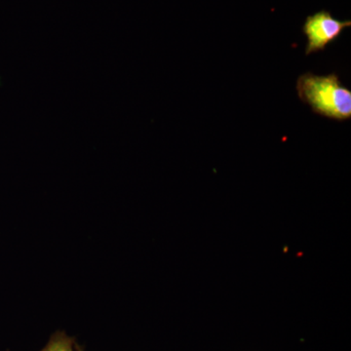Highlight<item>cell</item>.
<instances>
[{
	"label": "cell",
	"mask_w": 351,
	"mask_h": 351,
	"mask_svg": "<svg viewBox=\"0 0 351 351\" xmlns=\"http://www.w3.org/2000/svg\"><path fill=\"white\" fill-rule=\"evenodd\" d=\"M73 339L66 332H56L41 351H73Z\"/></svg>",
	"instance_id": "3957f363"
},
{
	"label": "cell",
	"mask_w": 351,
	"mask_h": 351,
	"mask_svg": "<svg viewBox=\"0 0 351 351\" xmlns=\"http://www.w3.org/2000/svg\"><path fill=\"white\" fill-rule=\"evenodd\" d=\"M350 20L337 19L329 11L321 10L307 16L302 25V34L306 38V55L326 50L328 46L341 38Z\"/></svg>",
	"instance_id": "7a4b0ae2"
},
{
	"label": "cell",
	"mask_w": 351,
	"mask_h": 351,
	"mask_svg": "<svg viewBox=\"0 0 351 351\" xmlns=\"http://www.w3.org/2000/svg\"><path fill=\"white\" fill-rule=\"evenodd\" d=\"M295 89L300 100L316 114L337 121L351 119V90L343 86L337 73H304L298 78Z\"/></svg>",
	"instance_id": "6da1fadb"
},
{
	"label": "cell",
	"mask_w": 351,
	"mask_h": 351,
	"mask_svg": "<svg viewBox=\"0 0 351 351\" xmlns=\"http://www.w3.org/2000/svg\"><path fill=\"white\" fill-rule=\"evenodd\" d=\"M78 351H82V350H80V348H77Z\"/></svg>",
	"instance_id": "277c9868"
}]
</instances>
